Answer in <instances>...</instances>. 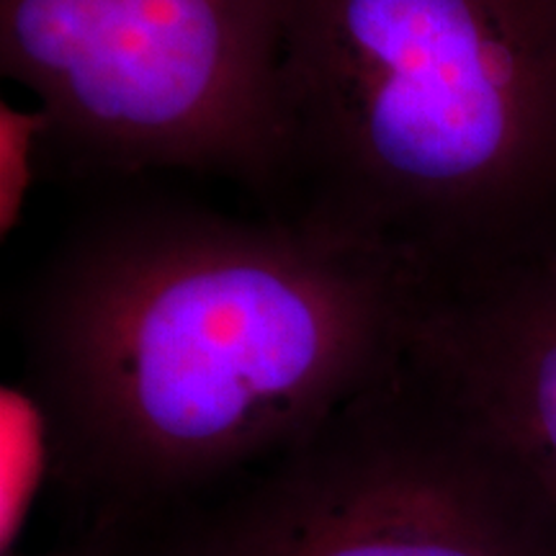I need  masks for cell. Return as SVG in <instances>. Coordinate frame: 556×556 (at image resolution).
Returning <instances> with one entry per match:
<instances>
[{
    "label": "cell",
    "instance_id": "obj_3",
    "mask_svg": "<svg viewBox=\"0 0 556 556\" xmlns=\"http://www.w3.org/2000/svg\"><path fill=\"white\" fill-rule=\"evenodd\" d=\"M124 556H556L546 510L409 356Z\"/></svg>",
    "mask_w": 556,
    "mask_h": 556
},
{
    "label": "cell",
    "instance_id": "obj_1",
    "mask_svg": "<svg viewBox=\"0 0 556 556\" xmlns=\"http://www.w3.org/2000/svg\"><path fill=\"white\" fill-rule=\"evenodd\" d=\"M413 276L317 229L129 204L21 307L26 394L86 536L129 541L296 446L405 358Z\"/></svg>",
    "mask_w": 556,
    "mask_h": 556
},
{
    "label": "cell",
    "instance_id": "obj_6",
    "mask_svg": "<svg viewBox=\"0 0 556 556\" xmlns=\"http://www.w3.org/2000/svg\"><path fill=\"white\" fill-rule=\"evenodd\" d=\"M13 556H124V548L109 539L83 536L78 544H70L65 548H54L45 554H13Z\"/></svg>",
    "mask_w": 556,
    "mask_h": 556
},
{
    "label": "cell",
    "instance_id": "obj_5",
    "mask_svg": "<svg viewBox=\"0 0 556 556\" xmlns=\"http://www.w3.org/2000/svg\"><path fill=\"white\" fill-rule=\"evenodd\" d=\"M407 356L556 528V238L420 291Z\"/></svg>",
    "mask_w": 556,
    "mask_h": 556
},
{
    "label": "cell",
    "instance_id": "obj_4",
    "mask_svg": "<svg viewBox=\"0 0 556 556\" xmlns=\"http://www.w3.org/2000/svg\"><path fill=\"white\" fill-rule=\"evenodd\" d=\"M289 16L291 0H0V67L83 165L268 197Z\"/></svg>",
    "mask_w": 556,
    "mask_h": 556
},
{
    "label": "cell",
    "instance_id": "obj_2",
    "mask_svg": "<svg viewBox=\"0 0 556 556\" xmlns=\"http://www.w3.org/2000/svg\"><path fill=\"white\" fill-rule=\"evenodd\" d=\"M268 199L420 289L556 238V0H291Z\"/></svg>",
    "mask_w": 556,
    "mask_h": 556
}]
</instances>
